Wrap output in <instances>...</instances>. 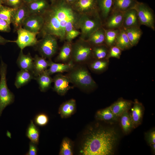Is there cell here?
Returning a JSON list of instances; mask_svg holds the SVG:
<instances>
[{"label":"cell","instance_id":"cell-24","mask_svg":"<svg viewBox=\"0 0 155 155\" xmlns=\"http://www.w3.org/2000/svg\"><path fill=\"white\" fill-rule=\"evenodd\" d=\"M114 45L119 48L121 50H126L132 47L123 28L120 29Z\"/></svg>","mask_w":155,"mask_h":155},{"label":"cell","instance_id":"cell-10","mask_svg":"<svg viewBox=\"0 0 155 155\" xmlns=\"http://www.w3.org/2000/svg\"><path fill=\"white\" fill-rule=\"evenodd\" d=\"M71 5L79 14H91L99 11L97 0H76Z\"/></svg>","mask_w":155,"mask_h":155},{"label":"cell","instance_id":"cell-12","mask_svg":"<svg viewBox=\"0 0 155 155\" xmlns=\"http://www.w3.org/2000/svg\"><path fill=\"white\" fill-rule=\"evenodd\" d=\"M54 85L53 90L60 95H64L71 88L69 86L70 80L65 75L58 73L53 78Z\"/></svg>","mask_w":155,"mask_h":155},{"label":"cell","instance_id":"cell-41","mask_svg":"<svg viewBox=\"0 0 155 155\" xmlns=\"http://www.w3.org/2000/svg\"><path fill=\"white\" fill-rule=\"evenodd\" d=\"M81 32L78 30L74 29L72 30L67 34L65 40L72 42L73 40L80 35Z\"/></svg>","mask_w":155,"mask_h":155},{"label":"cell","instance_id":"cell-37","mask_svg":"<svg viewBox=\"0 0 155 155\" xmlns=\"http://www.w3.org/2000/svg\"><path fill=\"white\" fill-rule=\"evenodd\" d=\"M16 8L1 5L0 6V18L6 21L10 24L11 17Z\"/></svg>","mask_w":155,"mask_h":155},{"label":"cell","instance_id":"cell-15","mask_svg":"<svg viewBox=\"0 0 155 155\" xmlns=\"http://www.w3.org/2000/svg\"><path fill=\"white\" fill-rule=\"evenodd\" d=\"M140 25L137 12L135 9H131L124 12L123 28L125 29L133 27H140Z\"/></svg>","mask_w":155,"mask_h":155},{"label":"cell","instance_id":"cell-20","mask_svg":"<svg viewBox=\"0 0 155 155\" xmlns=\"http://www.w3.org/2000/svg\"><path fill=\"white\" fill-rule=\"evenodd\" d=\"M138 2L137 0H113L112 11L124 12L134 8Z\"/></svg>","mask_w":155,"mask_h":155},{"label":"cell","instance_id":"cell-48","mask_svg":"<svg viewBox=\"0 0 155 155\" xmlns=\"http://www.w3.org/2000/svg\"><path fill=\"white\" fill-rule=\"evenodd\" d=\"M151 148L153 152L154 153L155 152V144H152L150 145Z\"/></svg>","mask_w":155,"mask_h":155},{"label":"cell","instance_id":"cell-21","mask_svg":"<svg viewBox=\"0 0 155 155\" xmlns=\"http://www.w3.org/2000/svg\"><path fill=\"white\" fill-rule=\"evenodd\" d=\"M72 44V42L67 41L65 42L55 59L56 61L67 63L71 61Z\"/></svg>","mask_w":155,"mask_h":155},{"label":"cell","instance_id":"cell-3","mask_svg":"<svg viewBox=\"0 0 155 155\" xmlns=\"http://www.w3.org/2000/svg\"><path fill=\"white\" fill-rule=\"evenodd\" d=\"M66 75L71 83L84 91L92 90L97 84L85 65H74Z\"/></svg>","mask_w":155,"mask_h":155},{"label":"cell","instance_id":"cell-5","mask_svg":"<svg viewBox=\"0 0 155 155\" xmlns=\"http://www.w3.org/2000/svg\"><path fill=\"white\" fill-rule=\"evenodd\" d=\"M79 28L81 38L86 40L96 31L103 26L99 11L87 14H79Z\"/></svg>","mask_w":155,"mask_h":155},{"label":"cell","instance_id":"cell-18","mask_svg":"<svg viewBox=\"0 0 155 155\" xmlns=\"http://www.w3.org/2000/svg\"><path fill=\"white\" fill-rule=\"evenodd\" d=\"M26 5L29 14L42 15L49 6L46 0H36Z\"/></svg>","mask_w":155,"mask_h":155},{"label":"cell","instance_id":"cell-1","mask_svg":"<svg viewBox=\"0 0 155 155\" xmlns=\"http://www.w3.org/2000/svg\"><path fill=\"white\" fill-rule=\"evenodd\" d=\"M42 15L44 24L39 33L42 36L52 35L63 41L65 40L68 32L73 29H79V14L64 0L52 3Z\"/></svg>","mask_w":155,"mask_h":155},{"label":"cell","instance_id":"cell-8","mask_svg":"<svg viewBox=\"0 0 155 155\" xmlns=\"http://www.w3.org/2000/svg\"><path fill=\"white\" fill-rule=\"evenodd\" d=\"M134 9L137 11L140 25L154 30V16L152 9L145 3L138 1Z\"/></svg>","mask_w":155,"mask_h":155},{"label":"cell","instance_id":"cell-26","mask_svg":"<svg viewBox=\"0 0 155 155\" xmlns=\"http://www.w3.org/2000/svg\"><path fill=\"white\" fill-rule=\"evenodd\" d=\"M46 70L34 78L38 84L40 90L42 92H45L49 89L53 82V78Z\"/></svg>","mask_w":155,"mask_h":155},{"label":"cell","instance_id":"cell-4","mask_svg":"<svg viewBox=\"0 0 155 155\" xmlns=\"http://www.w3.org/2000/svg\"><path fill=\"white\" fill-rule=\"evenodd\" d=\"M93 46L81 38L72 44L71 61L74 65L87 64L93 59Z\"/></svg>","mask_w":155,"mask_h":155},{"label":"cell","instance_id":"cell-34","mask_svg":"<svg viewBox=\"0 0 155 155\" xmlns=\"http://www.w3.org/2000/svg\"><path fill=\"white\" fill-rule=\"evenodd\" d=\"M120 117L122 128L124 132L127 133L134 127L130 114L128 111L124 112Z\"/></svg>","mask_w":155,"mask_h":155},{"label":"cell","instance_id":"cell-35","mask_svg":"<svg viewBox=\"0 0 155 155\" xmlns=\"http://www.w3.org/2000/svg\"><path fill=\"white\" fill-rule=\"evenodd\" d=\"M107 46L104 44L93 46L92 49L93 59H106L108 52Z\"/></svg>","mask_w":155,"mask_h":155},{"label":"cell","instance_id":"cell-17","mask_svg":"<svg viewBox=\"0 0 155 155\" xmlns=\"http://www.w3.org/2000/svg\"><path fill=\"white\" fill-rule=\"evenodd\" d=\"M17 64L21 70L32 72L34 58L28 53L24 54L22 50H21L17 61Z\"/></svg>","mask_w":155,"mask_h":155},{"label":"cell","instance_id":"cell-13","mask_svg":"<svg viewBox=\"0 0 155 155\" xmlns=\"http://www.w3.org/2000/svg\"><path fill=\"white\" fill-rule=\"evenodd\" d=\"M29 15L27 5L23 4L17 8L14 12L11 19L14 29L17 30L22 27L23 22Z\"/></svg>","mask_w":155,"mask_h":155},{"label":"cell","instance_id":"cell-36","mask_svg":"<svg viewBox=\"0 0 155 155\" xmlns=\"http://www.w3.org/2000/svg\"><path fill=\"white\" fill-rule=\"evenodd\" d=\"M119 30L120 29L110 30L105 29V43L107 46L111 47L114 45L116 38Z\"/></svg>","mask_w":155,"mask_h":155},{"label":"cell","instance_id":"cell-22","mask_svg":"<svg viewBox=\"0 0 155 155\" xmlns=\"http://www.w3.org/2000/svg\"><path fill=\"white\" fill-rule=\"evenodd\" d=\"M35 78L32 72L21 69L17 73L14 85L17 88H19Z\"/></svg>","mask_w":155,"mask_h":155},{"label":"cell","instance_id":"cell-27","mask_svg":"<svg viewBox=\"0 0 155 155\" xmlns=\"http://www.w3.org/2000/svg\"><path fill=\"white\" fill-rule=\"evenodd\" d=\"M105 39V29L102 26L92 34L86 40L93 46L104 44Z\"/></svg>","mask_w":155,"mask_h":155},{"label":"cell","instance_id":"cell-49","mask_svg":"<svg viewBox=\"0 0 155 155\" xmlns=\"http://www.w3.org/2000/svg\"><path fill=\"white\" fill-rule=\"evenodd\" d=\"M36 0H23L24 3L26 4H28Z\"/></svg>","mask_w":155,"mask_h":155},{"label":"cell","instance_id":"cell-7","mask_svg":"<svg viewBox=\"0 0 155 155\" xmlns=\"http://www.w3.org/2000/svg\"><path fill=\"white\" fill-rule=\"evenodd\" d=\"M57 38L51 34H45L35 46L41 57L49 59L56 53L58 49Z\"/></svg>","mask_w":155,"mask_h":155},{"label":"cell","instance_id":"cell-11","mask_svg":"<svg viewBox=\"0 0 155 155\" xmlns=\"http://www.w3.org/2000/svg\"><path fill=\"white\" fill-rule=\"evenodd\" d=\"M44 24V18L42 15L29 14L24 21L22 27L36 34L39 33Z\"/></svg>","mask_w":155,"mask_h":155},{"label":"cell","instance_id":"cell-19","mask_svg":"<svg viewBox=\"0 0 155 155\" xmlns=\"http://www.w3.org/2000/svg\"><path fill=\"white\" fill-rule=\"evenodd\" d=\"M34 58L32 73L35 77L45 71L49 67V61L44 58L36 55Z\"/></svg>","mask_w":155,"mask_h":155},{"label":"cell","instance_id":"cell-6","mask_svg":"<svg viewBox=\"0 0 155 155\" xmlns=\"http://www.w3.org/2000/svg\"><path fill=\"white\" fill-rule=\"evenodd\" d=\"M7 65L2 59L0 65V116L7 106L14 101V94L8 88L6 80Z\"/></svg>","mask_w":155,"mask_h":155},{"label":"cell","instance_id":"cell-46","mask_svg":"<svg viewBox=\"0 0 155 155\" xmlns=\"http://www.w3.org/2000/svg\"><path fill=\"white\" fill-rule=\"evenodd\" d=\"M9 42H14V41L7 40L0 35V45H4Z\"/></svg>","mask_w":155,"mask_h":155},{"label":"cell","instance_id":"cell-45","mask_svg":"<svg viewBox=\"0 0 155 155\" xmlns=\"http://www.w3.org/2000/svg\"><path fill=\"white\" fill-rule=\"evenodd\" d=\"M146 138L148 142L150 145L155 143V131H151L147 133Z\"/></svg>","mask_w":155,"mask_h":155},{"label":"cell","instance_id":"cell-47","mask_svg":"<svg viewBox=\"0 0 155 155\" xmlns=\"http://www.w3.org/2000/svg\"><path fill=\"white\" fill-rule=\"evenodd\" d=\"M66 3L70 5H71L76 0H64Z\"/></svg>","mask_w":155,"mask_h":155},{"label":"cell","instance_id":"cell-43","mask_svg":"<svg viewBox=\"0 0 155 155\" xmlns=\"http://www.w3.org/2000/svg\"><path fill=\"white\" fill-rule=\"evenodd\" d=\"M10 24L6 21L0 18V31L8 32L11 31Z\"/></svg>","mask_w":155,"mask_h":155},{"label":"cell","instance_id":"cell-28","mask_svg":"<svg viewBox=\"0 0 155 155\" xmlns=\"http://www.w3.org/2000/svg\"><path fill=\"white\" fill-rule=\"evenodd\" d=\"M131 111L130 115L135 127L141 122L143 113V106L141 103L135 100Z\"/></svg>","mask_w":155,"mask_h":155},{"label":"cell","instance_id":"cell-25","mask_svg":"<svg viewBox=\"0 0 155 155\" xmlns=\"http://www.w3.org/2000/svg\"><path fill=\"white\" fill-rule=\"evenodd\" d=\"M75 100L71 99L63 103L61 105L59 113L62 118L67 117L75 112Z\"/></svg>","mask_w":155,"mask_h":155},{"label":"cell","instance_id":"cell-39","mask_svg":"<svg viewBox=\"0 0 155 155\" xmlns=\"http://www.w3.org/2000/svg\"><path fill=\"white\" fill-rule=\"evenodd\" d=\"M49 121L47 115L44 113H40L35 116L34 119L35 124L40 126L46 125Z\"/></svg>","mask_w":155,"mask_h":155},{"label":"cell","instance_id":"cell-51","mask_svg":"<svg viewBox=\"0 0 155 155\" xmlns=\"http://www.w3.org/2000/svg\"><path fill=\"white\" fill-rule=\"evenodd\" d=\"M3 3L1 0H0V6L2 5V4Z\"/></svg>","mask_w":155,"mask_h":155},{"label":"cell","instance_id":"cell-16","mask_svg":"<svg viewBox=\"0 0 155 155\" xmlns=\"http://www.w3.org/2000/svg\"><path fill=\"white\" fill-rule=\"evenodd\" d=\"M48 61L49 68L46 71L50 75L57 73L68 72L71 69L74 65L71 61L68 63H63L54 62L51 59H49Z\"/></svg>","mask_w":155,"mask_h":155},{"label":"cell","instance_id":"cell-14","mask_svg":"<svg viewBox=\"0 0 155 155\" xmlns=\"http://www.w3.org/2000/svg\"><path fill=\"white\" fill-rule=\"evenodd\" d=\"M124 12L111 11L106 19L105 26L106 29H117L122 28Z\"/></svg>","mask_w":155,"mask_h":155},{"label":"cell","instance_id":"cell-2","mask_svg":"<svg viewBox=\"0 0 155 155\" xmlns=\"http://www.w3.org/2000/svg\"><path fill=\"white\" fill-rule=\"evenodd\" d=\"M117 138V133L113 129H93L86 137L80 152L84 155H112Z\"/></svg>","mask_w":155,"mask_h":155},{"label":"cell","instance_id":"cell-52","mask_svg":"<svg viewBox=\"0 0 155 155\" xmlns=\"http://www.w3.org/2000/svg\"><path fill=\"white\" fill-rule=\"evenodd\" d=\"M5 0H1V1H2V2L3 3H4L5 1Z\"/></svg>","mask_w":155,"mask_h":155},{"label":"cell","instance_id":"cell-38","mask_svg":"<svg viewBox=\"0 0 155 155\" xmlns=\"http://www.w3.org/2000/svg\"><path fill=\"white\" fill-rule=\"evenodd\" d=\"M73 153L72 147L70 141L67 138L63 141L59 154L61 155H72Z\"/></svg>","mask_w":155,"mask_h":155},{"label":"cell","instance_id":"cell-30","mask_svg":"<svg viewBox=\"0 0 155 155\" xmlns=\"http://www.w3.org/2000/svg\"><path fill=\"white\" fill-rule=\"evenodd\" d=\"M97 2L99 12L106 20L112 11L113 0H97Z\"/></svg>","mask_w":155,"mask_h":155},{"label":"cell","instance_id":"cell-42","mask_svg":"<svg viewBox=\"0 0 155 155\" xmlns=\"http://www.w3.org/2000/svg\"><path fill=\"white\" fill-rule=\"evenodd\" d=\"M4 3L13 8H17L24 3L23 0H5Z\"/></svg>","mask_w":155,"mask_h":155},{"label":"cell","instance_id":"cell-44","mask_svg":"<svg viewBox=\"0 0 155 155\" xmlns=\"http://www.w3.org/2000/svg\"><path fill=\"white\" fill-rule=\"evenodd\" d=\"M37 144L30 142L29 144L28 151L26 153V155H36L37 154L38 148Z\"/></svg>","mask_w":155,"mask_h":155},{"label":"cell","instance_id":"cell-33","mask_svg":"<svg viewBox=\"0 0 155 155\" xmlns=\"http://www.w3.org/2000/svg\"><path fill=\"white\" fill-rule=\"evenodd\" d=\"M94 59L87 64L90 70L96 72L100 73L103 71L106 68L108 65L106 59Z\"/></svg>","mask_w":155,"mask_h":155},{"label":"cell","instance_id":"cell-9","mask_svg":"<svg viewBox=\"0 0 155 155\" xmlns=\"http://www.w3.org/2000/svg\"><path fill=\"white\" fill-rule=\"evenodd\" d=\"M18 34L17 39L14 40L21 50L26 47L35 46L38 41L36 36L37 34L30 32L22 27L17 30Z\"/></svg>","mask_w":155,"mask_h":155},{"label":"cell","instance_id":"cell-50","mask_svg":"<svg viewBox=\"0 0 155 155\" xmlns=\"http://www.w3.org/2000/svg\"><path fill=\"white\" fill-rule=\"evenodd\" d=\"M52 3L53 2L55 1H57L58 0H50Z\"/></svg>","mask_w":155,"mask_h":155},{"label":"cell","instance_id":"cell-32","mask_svg":"<svg viewBox=\"0 0 155 155\" xmlns=\"http://www.w3.org/2000/svg\"><path fill=\"white\" fill-rule=\"evenodd\" d=\"M26 135L30 142L38 145L39 142L40 131L38 127L34 124L32 120L27 128Z\"/></svg>","mask_w":155,"mask_h":155},{"label":"cell","instance_id":"cell-31","mask_svg":"<svg viewBox=\"0 0 155 155\" xmlns=\"http://www.w3.org/2000/svg\"><path fill=\"white\" fill-rule=\"evenodd\" d=\"M96 117L100 120L113 122L117 121L118 117L113 113L110 106L98 111L96 114Z\"/></svg>","mask_w":155,"mask_h":155},{"label":"cell","instance_id":"cell-29","mask_svg":"<svg viewBox=\"0 0 155 155\" xmlns=\"http://www.w3.org/2000/svg\"><path fill=\"white\" fill-rule=\"evenodd\" d=\"M124 29L132 46L136 45L142 34L140 27H133Z\"/></svg>","mask_w":155,"mask_h":155},{"label":"cell","instance_id":"cell-40","mask_svg":"<svg viewBox=\"0 0 155 155\" xmlns=\"http://www.w3.org/2000/svg\"><path fill=\"white\" fill-rule=\"evenodd\" d=\"M121 51L119 48L115 45L111 47L110 50L108 51L106 59H108L111 57L119 59L121 55Z\"/></svg>","mask_w":155,"mask_h":155},{"label":"cell","instance_id":"cell-23","mask_svg":"<svg viewBox=\"0 0 155 155\" xmlns=\"http://www.w3.org/2000/svg\"><path fill=\"white\" fill-rule=\"evenodd\" d=\"M132 103L130 101L121 99L118 100L110 106L113 113L118 117L128 111L131 108Z\"/></svg>","mask_w":155,"mask_h":155}]
</instances>
